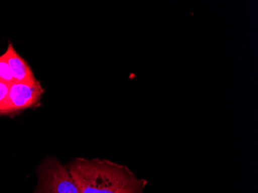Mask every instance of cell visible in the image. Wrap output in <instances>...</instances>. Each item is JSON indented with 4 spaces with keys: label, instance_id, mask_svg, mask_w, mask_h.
Returning a JSON list of instances; mask_svg holds the SVG:
<instances>
[{
    "label": "cell",
    "instance_id": "5",
    "mask_svg": "<svg viewBox=\"0 0 258 193\" xmlns=\"http://www.w3.org/2000/svg\"><path fill=\"white\" fill-rule=\"evenodd\" d=\"M0 80L10 84L14 82L11 69L4 53L0 56Z\"/></svg>",
    "mask_w": 258,
    "mask_h": 193
},
{
    "label": "cell",
    "instance_id": "2",
    "mask_svg": "<svg viewBox=\"0 0 258 193\" xmlns=\"http://www.w3.org/2000/svg\"><path fill=\"white\" fill-rule=\"evenodd\" d=\"M39 183L33 193H80L67 167L49 157L38 168Z\"/></svg>",
    "mask_w": 258,
    "mask_h": 193
},
{
    "label": "cell",
    "instance_id": "3",
    "mask_svg": "<svg viewBox=\"0 0 258 193\" xmlns=\"http://www.w3.org/2000/svg\"><path fill=\"white\" fill-rule=\"evenodd\" d=\"M44 93L38 81L33 83L13 82L10 84L8 99L1 114H17L37 106Z\"/></svg>",
    "mask_w": 258,
    "mask_h": 193
},
{
    "label": "cell",
    "instance_id": "7",
    "mask_svg": "<svg viewBox=\"0 0 258 193\" xmlns=\"http://www.w3.org/2000/svg\"><path fill=\"white\" fill-rule=\"evenodd\" d=\"M2 110H3L2 105H1V104H0V113H1V111H2Z\"/></svg>",
    "mask_w": 258,
    "mask_h": 193
},
{
    "label": "cell",
    "instance_id": "4",
    "mask_svg": "<svg viewBox=\"0 0 258 193\" xmlns=\"http://www.w3.org/2000/svg\"><path fill=\"white\" fill-rule=\"evenodd\" d=\"M4 54L11 69L14 82L33 83L37 81L31 68L25 59L17 53L14 45L9 43Z\"/></svg>",
    "mask_w": 258,
    "mask_h": 193
},
{
    "label": "cell",
    "instance_id": "1",
    "mask_svg": "<svg viewBox=\"0 0 258 193\" xmlns=\"http://www.w3.org/2000/svg\"><path fill=\"white\" fill-rule=\"evenodd\" d=\"M80 193H143L146 180L107 159L78 158L68 166Z\"/></svg>",
    "mask_w": 258,
    "mask_h": 193
},
{
    "label": "cell",
    "instance_id": "6",
    "mask_svg": "<svg viewBox=\"0 0 258 193\" xmlns=\"http://www.w3.org/2000/svg\"><path fill=\"white\" fill-rule=\"evenodd\" d=\"M10 84H10V83L0 80V104L2 105L3 110H4V106H5L7 99H8ZM2 111H1V113H2ZM1 113H0V114H1Z\"/></svg>",
    "mask_w": 258,
    "mask_h": 193
}]
</instances>
